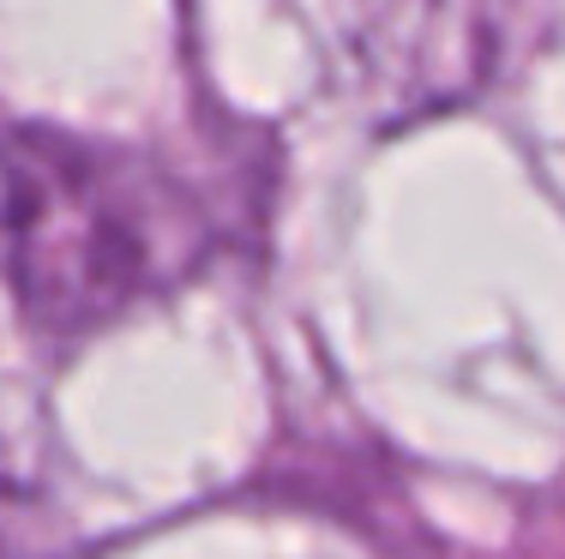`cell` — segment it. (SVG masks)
Instances as JSON below:
<instances>
[{
	"mask_svg": "<svg viewBox=\"0 0 565 559\" xmlns=\"http://www.w3.org/2000/svg\"><path fill=\"white\" fill-rule=\"evenodd\" d=\"M235 241V205L163 151L61 127L0 132V247L36 337L78 343L193 283Z\"/></svg>",
	"mask_w": 565,
	"mask_h": 559,
	"instance_id": "obj_1",
	"label": "cell"
}]
</instances>
